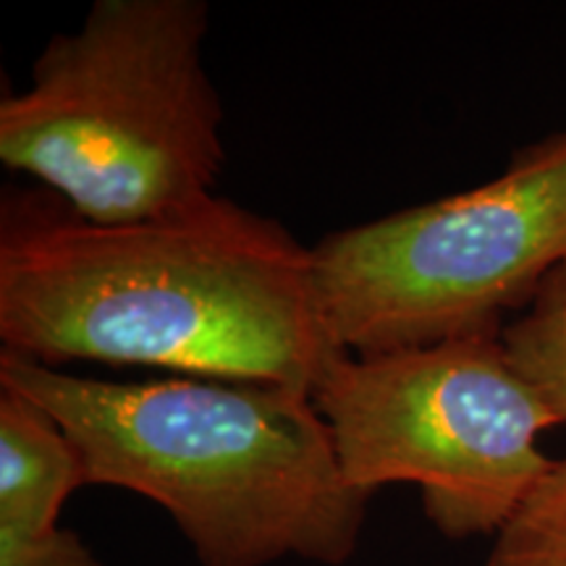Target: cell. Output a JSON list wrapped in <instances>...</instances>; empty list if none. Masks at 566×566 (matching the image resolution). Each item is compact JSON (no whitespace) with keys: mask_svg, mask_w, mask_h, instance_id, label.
I'll use <instances>...</instances> for the list:
<instances>
[{"mask_svg":"<svg viewBox=\"0 0 566 566\" xmlns=\"http://www.w3.org/2000/svg\"><path fill=\"white\" fill-rule=\"evenodd\" d=\"M566 260V129L467 192L328 233L313 247L317 310L346 354L501 334Z\"/></svg>","mask_w":566,"mask_h":566,"instance_id":"obj_4","label":"cell"},{"mask_svg":"<svg viewBox=\"0 0 566 566\" xmlns=\"http://www.w3.org/2000/svg\"><path fill=\"white\" fill-rule=\"evenodd\" d=\"M485 566H566V457L493 535Z\"/></svg>","mask_w":566,"mask_h":566,"instance_id":"obj_8","label":"cell"},{"mask_svg":"<svg viewBox=\"0 0 566 566\" xmlns=\"http://www.w3.org/2000/svg\"><path fill=\"white\" fill-rule=\"evenodd\" d=\"M205 0H95L0 101V163L95 223H137L216 195L223 103L202 59Z\"/></svg>","mask_w":566,"mask_h":566,"instance_id":"obj_3","label":"cell"},{"mask_svg":"<svg viewBox=\"0 0 566 566\" xmlns=\"http://www.w3.org/2000/svg\"><path fill=\"white\" fill-rule=\"evenodd\" d=\"M84 485L82 459L61 422L0 386V525L59 527L66 501Z\"/></svg>","mask_w":566,"mask_h":566,"instance_id":"obj_6","label":"cell"},{"mask_svg":"<svg viewBox=\"0 0 566 566\" xmlns=\"http://www.w3.org/2000/svg\"><path fill=\"white\" fill-rule=\"evenodd\" d=\"M0 566H105L74 530L0 525Z\"/></svg>","mask_w":566,"mask_h":566,"instance_id":"obj_9","label":"cell"},{"mask_svg":"<svg viewBox=\"0 0 566 566\" xmlns=\"http://www.w3.org/2000/svg\"><path fill=\"white\" fill-rule=\"evenodd\" d=\"M0 386L61 422L84 483L158 504L200 566H344L359 546L370 495L344 478L310 394L192 375L111 384L3 349Z\"/></svg>","mask_w":566,"mask_h":566,"instance_id":"obj_2","label":"cell"},{"mask_svg":"<svg viewBox=\"0 0 566 566\" xmlns=\"http://www.w3.org/2000/svg\"><path fill=\"white\" fill-rule=\"evenodd\" d=\"M3 352L142 365L313 396L338 354L317 310L313 247L229 197L95 223L45 189L0 202Z\"/></svg>","mask_w":566,"mask_h":566,"instance_id":"obj_1","label":"cell"},{"mask_svg":"<svg viewBox=\"0 0 566 566\" xmlns=\"http://www.w3.org/2000/svg\"><path fill=\"white\" fill-rule=\"evenodd\" d=\"M313 401L359 493L412 483L449 541L493 537L554 464L562 424L514 370L501 334L422 349L338 354Z\"/></svg>","mask_w":566,"mask_h":566,"instance_id":"obj_5","label":"cell"},{"mask_svg":"<svg viewBox=\"0 0 566 566\" xmlns=\"http://www.w3.org/2000/svg\"><path fill=\"white\" fill-rule=\"evenodd\" d=\"M514 370L566 424V260L501 331Z\"/></svg>","mask_w":566,"mask_h":566,"instance_id":"obj_7","label":"cell"}]
</instances>
